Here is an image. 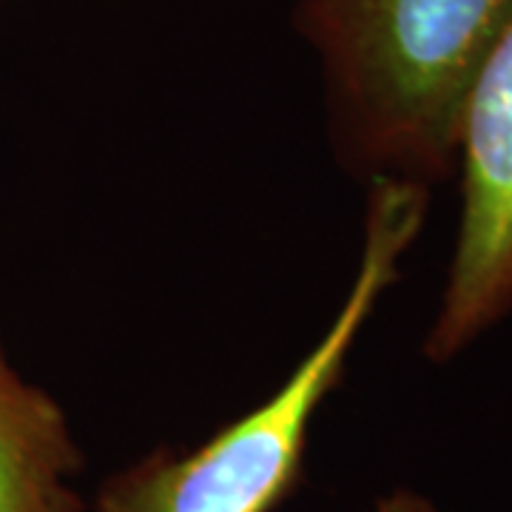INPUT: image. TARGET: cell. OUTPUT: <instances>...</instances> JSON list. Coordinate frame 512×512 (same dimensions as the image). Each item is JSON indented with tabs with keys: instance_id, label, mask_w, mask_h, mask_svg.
<instances>
[{
	"instance_id": "1",
	"label": "cell",
	"mask_w": 512,
	"mask_h": 512,
	"mask_svg": "<svg viewBox=\"0 0 512 512\" xmlns=\"http://www.w3.org/2000/svg\"><path fill=\"white\" fill-rule=\"evenodd\" d=\"M512 23V0H308L348 148L376 174L427 185L458 157L464 100Z\"/></svg>"
},
{
	"instance_id": "2",
	"label": "cell",
	"mask_w": 512,
	"mask_h": 512,
	"mask_svg": "<svg viewBox=\"0 0 512 512\" xmlns=\"http://www.w3.org/2000/svg\"><path fill=\"white\" fill-rule=\"evenodd\" d=\"M427 217V185L370 183L359 271L328 333L265 404L188 450H157L103 481L97 512H274L302 481L316 410Z\"/></svg>"
},
{
	"instance_id": "3",
	"label": "cell",
	"mask_w": 512,
	"mask_h": 512,
	"mask_svg": "<svg viewBox=\"0 0 512 512\" xmlns=\"http://www.w3.org/2000/svg\"><path fill=\"white\" fill-rule=\"evenodd\" d=\"M461 211L424 356L450 362L512 311V23L481 63L458 126Z\"/></svg>"
},
{
	"instance_id": "4",
	"label": "cell",
	"mask_w": 512,
	"mask_h": 512,
	"mask_svg": "<svg viewBox=\"0 0 512 512\" xmlns=\"http://www.w3.org/2000/svg\"><path fill=\"white\" fill-rule=\"evenodd\" d=\"M80 470L63 407L20 376L0 342V512H83Z\"/></svg>"
},
{
	"instance_id": "5",
	"label": "cell",
	"mask_w": 512,
	"mask_h": 512,
	"mask_svg": "<svg viewBox=\"0 0 512 512\" xmlns=\"http://www.w3.org/2000/svg\"><path fill=\"white\" fill-rule=\"evenodd\" d=\"M370 512H439V510H436L424 495L410 493V490H396V493L379 498Z\"/></svg>"
},
{
	"instance_id": "6",
	"label": "cell",
	"mask_w": 512,
	"mask_h": 512,
	"mask_svg": "<svg viewBox=\"0 0 512 512\" xmlns=\"http://www.w3.org/2000/svg\"><path fill=\"white\" fill-rule=\"evenodd\" d=\"M6 3H9V0H0V9H3V6H6Z\"/></svg>"
}]
</instances>
